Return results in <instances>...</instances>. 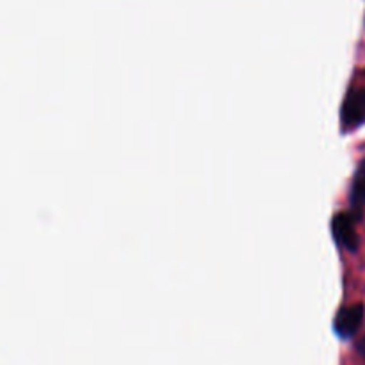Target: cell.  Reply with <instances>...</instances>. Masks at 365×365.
<instances>
[{"label":"cell","mask_w":365,"mask_h":365,"mask_svg":"<svg viewBox=\"0 0 365 365\" xmlns=\"http://www.w3.org/2000/svg\"><path fill=\"white\" fill-rule=\"evenodd\" d=\"M351 205L355 210H364L365 209V159L360 163L359 170H356L355 178H353L351 185Z\"/></svg>","instance_id":"4"},{"label":"cell","mask_w":365,"mask_h":365,"mask_svg":"<svg viewBox=\"0 0 365 365\" xmlns=\"http://www.w3.org/2000/svg\"><path fill=\"white\" fill-rule=\"evenodd\" d=\"M342 127L356 128L365 121V86L364 88H351L346 95L341 110Z\"/></svg>","instance_id":"1"},{"label":"cell","mask_w":365,"mask_h":365,"mask_svg":"<svg viewBox=\"0 0 365 365\" xmlns=\"http://www.w3.org/2000/svg\"><path fill=\"white\" fill-rule=\"evenodd\" d=\"M331 234H334L337 245L348 252L359 250V234H356L355 220L351 214H337L331 221Z\"/></svg>","instance_id":"3"},{"label":"cell","mask_w":365,"mask_h":365,"mask_svg":"<svg viewBox=\"0 0 365 365\" xmlns=\"http://www.w3.org/2000/svg\"><path fill=\"white\" fill-rule=\"evenodd\" d=\"M362 321L364 305L355 303V305L344 307V309L339 310L334 321V330L341 339H351L359 331V328L362 327Z\"/></svg>","instance_id":"2"},{"label":"cell","mask_w":365,"mask_h":365,"mask_svg":"<svg viewBox=\"0 0 365 365\" xmlns=\"http://www.w3.org/2000/svg\"><path fill=\"white\" fill-rule=\"evenodd\" d=\"M356 351H359V355L365 360V337H362L359 342H356Z\"/></svg>","instance_id":"5"}]
</instances>
